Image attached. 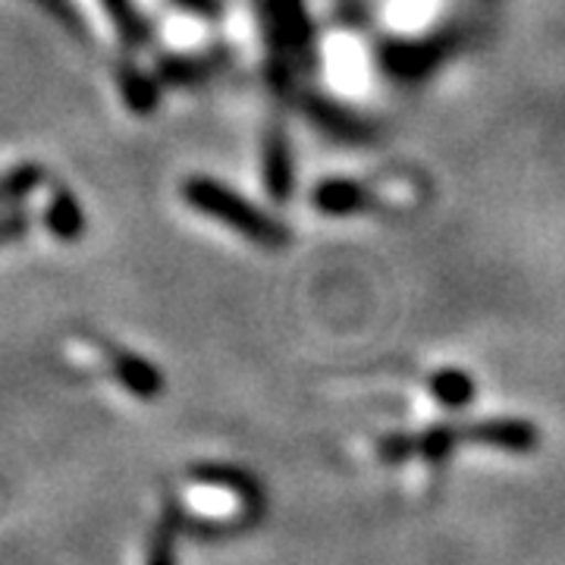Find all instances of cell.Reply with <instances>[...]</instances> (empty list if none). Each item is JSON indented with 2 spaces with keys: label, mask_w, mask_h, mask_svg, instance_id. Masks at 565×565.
<instances>
[{
  "label": "cell",
  "mask_w": 565,
  "mask_h": 565,
  "mask_svg": "<svg viewBox=\"0 0 565 565\" xmlns=\"http://www.w3.org/2000/svg\"><path fill=\"white\" fill-rule=\"evenodd\" d=\"M182 195L185 202L192 204L195 211H202L214 221L226 223L230 230L243 233L245 239L258 245H282L286 243V230L280 223L270 221L264 211H258L252 202H245L243 195H236L233 189H226L221 182L204 180L195 177L182 185Z\"/></svg>",
  "instance_id": "6da1fadb"
},
{
  "label": "cell",
  "mask_w": 565,
  "mask_h": 565,
  "mask_svg": "<svg viewBox=\"0 0 565 565\" xmlns=\"http://www.w3.org/2000/svg\"><path fill=\"white\" fill-rule=\"evenodd\" d=\"M114 374L126 390H132L136 396L148 399V396H158L163 390L161 371L154 364H148L139 355H129V352H117L114 355Z\"/></svg>",
  "instance_id": "7a4b0ae2"
},
{
  "label": "cell",
  "mask_w": 565,
  "mask_h": 565,
  "mask_svg": "<svg viewBox=\"0 0 565 565\" xmlns=\"http://www.w3.org/2000/svg\"><path fill=\"white\" fill-rule=\"evenodd\" d=\"M182 531V509L173 500L163 505V515L151 541H148V563L145 565H180L177 563V537Z\"/></svg>",
  "instance_id": "3957f363"
},
{
  "label": "cell",
  "mask_w": 565,
  "mask_h": 565,
  "mask_svg": "<svg viewBox=\"0 0 565 565\" xmlns=\"http://www.w3.org/2000/svg\"><path fill=\"white\" fill-rule=\"evenodd\" d=\"M371 204V195H364L359 185L352 182H327L318 189V207L330 214H349V211H362Z\"/></svg>",
  "instance_id": "277c9868"
},
{
  "label": "cell",
  "mask_w": 565,
  "mask_h": 565,
  "mask_svg": "<svg viewBox=\"0 0 565 565\" xmlns=\"http://www.w3.org/2000/svg\"><path fill=\"white\" fill-rule=\"evenodd\" d=\"M264 173H267V185H270L274 195H286V192H289L292 167H289V148H286V141H282L280 132H274V136L267 139Z\"/></svg>",
  "instance_id": "5b68a950"
},
{
  "label": "cell",
  "mask_w": 565,
  "mask_h": 565,
  "mask_svg": "<svg viewBox=\"0 0 565 565\" xmlns=\"http://www.w3.org/2000/svg\"><path fill=\"white\" fill-rule=\"evenodd\" d=\"M104 10H107V17L110 22L117 25V32H120V39L126 44H141V41L148 39V29H145V20H141V13L132 7V0H102Z\"/></svg>",
  "instance_id": "8992f818"
},
{
  "label": "cell",
  "mask_w": 565,
  "mask_h": 565,
  "mask_svg": "<svg viewBox=\"0 0 565 565\" xmlns=\"http://www.w3.org/2000/svg\"><path fill=\"white\" fill-rule=\"evenodd\" d=\"M120 85L129 107H136L141 114L154 110V104H158V88H154V79H151V76H141L139 70H122Z\"/></svg>",
  "instance_id": "52a82bcc"
},
{
  "label": "cell",
  "mask_w": 565,
  "mask_h": 565,
  "mask_svg": "<svg viewBox=\"0 0 565 565\" xmlns=\"http://www.w3.org/2000/svg\"><path fill=\"white\" fill-rule=\"evenodd\" d=\"M47 221H51V230L63 236V239H73V236H79L82 230V217H79V207L73 199H66L61 195L54 207H51V214H47Z\"/></svg>",
  "instance_id": "ba28073f"
},
{
  "label": "cell",
  "mask_w": 565,
  "mask_h": 565,
  "mask_svg": "<svg viewBox=\"0 0 565 565\" xmlns=\"http://www.w3.org/2000/svg\"><path fill=\"white\" fill-rule=\"evenodd\" d=\"M44 13H51L54 20H61L70 32H82V17L79 10L70 3V0H35Z\"/></svg>",
  "instance_id": "9c48e42d"
},
{
  "label": "cell",
  "mask_w": 565,
  "mask_h": 565,
  "mask_svg": "<svg viewBox=\"0 0 565 565\" xmlns=\"http://www.w3.org/2000/svg\"><path fill=\"white\" fill-rule=\"evenodd\" d=\"M437 393H444V399L449 403H462L465 396L471 393V384L465 381L462 374H440V381H437Z\"/></svg>",
  "instance_id": "30bf717a"
},
{
  "label": "cell",
  "mask_w": 565,
  "mask_h": 565,
  "mask_svg": "<svg viewBox=\"0 0 565 565\" xmlns=\"http://www.w3.org/2000/svg\"><path fill=\"white\" fill-rule=\"evenodd\" d=\"M22 230H25V221H22L20 214H7V217H0V243L17 239Z\"/></svg>",
  "instance_id": "8fae6325"
},
{
  "label": "cell",
  "mask_w": 565,
  "mask_h": 565,
  "mask_svg": "<svg viewBox=\"0 0 565 565\" xmlns=\"http://www.w3.org/2000/svg\"><path fill=\"white\" fill-rule=\"evenodd\" d=\"M180 3L185 10H195V13H214L217 10V0H173Z\"/></svg>",
  "instance_id": "7c38bea8"
}]
</instances>
